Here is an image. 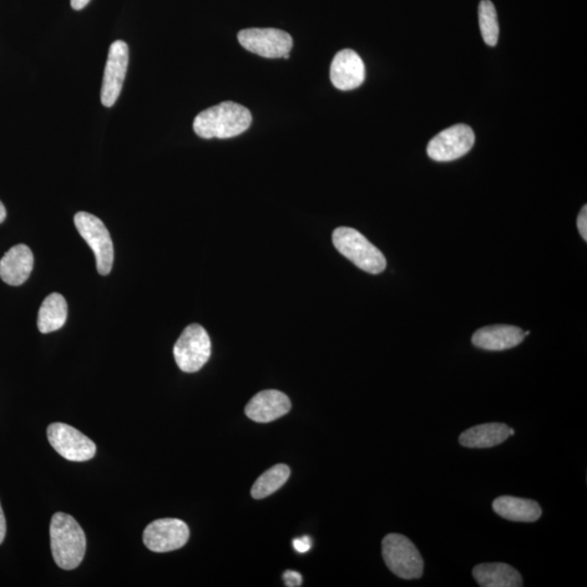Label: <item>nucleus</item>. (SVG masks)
Returning a JSON list of instances; mask_svg holds the SVG:
<instances>
[{
	"mask_svg": "<svg viewBox=\"0 0 587 587\" xmlns=\"http://www.w3.org/2000/svg\"><path fill=\"white\" fill-rule=\"evenodd\" d=\"M330 77L334 86L341 90L359 88L366 79V67L361 55L352 49H343L334 57Z\"/></svg>",
	"mask_w": 587,
	"mask_h": 587,
	"instance_id": "f8f14e48",
	"label": "nucleus"
},
{
	"mask_svg": "<svg viewBox=\"0 0 587 587\" xmlns=\"http://www.w3.org/2000/svg\"><path fill=\"white\" fill-rule=\"evenodd\" d=\"M287 587H298L302 585V576L296 571L287 570L283 574Z\"/></svg>",
	"mask_w": 587,
	"mask_h": 587,
	"instance_id": "4be33fe9",
	"label": "nucleus"
},
{
	"mask_svg": "<svg viewBox=\"0 0 587 587\" xmlns=\"http://www.w3.org/2000/svg\"><path fill=\"white\" fill-rule=\"evenodd\" d=\"M493 509L500 517L515 523H535L541 517L539 503L532 499L500 496L493 503Z\"/></svg>",
	"mask_w": 587,
	"mask_h": 587,
	"instance_id": "dca6fc26",
	"label": "nucleus"
},
{
	"mask_svg": "<svg viewBox=\"0 0 587 587\" xmlns=\"http://www.w3.org/2000/svg\"><path fill=\"white\" fill-rule=\"evenodd\" d=\"M68 305L62 294L53 293L45 298L38 311V327L40 333L60 330L67 321Z\"/></svg>",
	"mask_w": 587,
	"mask_h": 587,
	"instance_id": "6ab92c4d",
	"label": "nucleus"
},
{
	"mask_svg": "<svg viewBox=\"0 0 587 587\" xmlns=\"http://www.w3.org/2000/svg\"><path fill=\"white\" fill-rule=\"evenodd\" d=\"M382 555L387 568L404 580L421 578L424 561L421 554L406 536L391 533L382 540Z\"/></svg>",
	"mask_w": 587,
	"mask_h": 587,
	"instance_id": "20e7f679",
	"label": "nucleus"
},
{
	"mask_svg": "<svg viewBox=\"0 0 587 587\" xmlns=\"http://www.w3.org/2000/svg\"><path fill=\"white\" fill-rule=\"evenodd\" d=\"M510 437L509 427L504 423L475 425L459 437V443L469 448H490L498 447Z\"/></svg>",
	"mask_w": 587,
	"mask_h": 587,
	"instance_id": "a211bd4d",
	"label": "nucleus"
},
{
	"mask_svg": "<svg viewBox=\"0 0 587 587\" xmlns=\"http://www.w3.org/2000/svg\"><path fill=\"white\" fill-rule=\"evenodd\" d=\"M473 576L482 587L523 586V576L514 566L507 564H482L474 566Z\"/></svg>",
	"mask_w": 587,
	"mask_h": 587,
	"instance_id": "f3484780",
	"label": "nucleus"
},
{
	"mask_svg": "<svg viewBox=\"0 0 587 587\" xmlns=\"http://www.w3.org/2000/svg\"><path fill=\"white\" fill-rule=\"evenodd\" d=\"M530 333H531L530 331H525V332H524V336H530Z\"/></svg>",
	"mask_w": 587,
	"mask_h": 587,
	"instance_id": "c85d7f7f",
	"label": "nucleus"
},
{
	"mask_svg": "<svg viewBox=\"0 0 587 587\" xmlns=\"http://www.w3.org/2000/svg\"><path fill=\"white\" fill-rule=\"evenodd\" d=\"M174 355L182 371L186 373L200 371L211 355L208 333L200 325L187 327L175 343Z\"/></svg>",
	"mask_w": 587,
	"mask_h": 587,
	"instance_id": "423d86ee",
	"label": "nucleus"
},
{
	"mask_svg": "<svg viewBox=\"0 0 587 587\" xmlns=\"http://www.w3.org/2000/svg\"><path fill=\"white\" fill-rule=\"evenodd\" d=\"M190 539L189 526L179 519H159L146 526V548L155 553H168L183 548Z\"/></svg>",
	"mask_w": 587,
	"mask_h": 587,
	"instance_id": "9d476101",
	"label": "nucleus"
},
{
	"mask_svg": "<svg viewBox=\"0 0 587 587\" xmlns=\"http://www.w3.org/2000/svg\"><path fill=\"white\" fill-rule=\"evenodd\" d=\"M578 229L583 240L587 241V206L582 208L578 217Z\"/></svg>",
	"mask_w": 587,
	"mask_h": 587,
	"instance_id": "b1692460",
	"label": "nucleus"
},
{
	"mask_svg": "<svg viewBox=\"0 0 587 587\" xmlns=\"http://www.w3.org/2000/svg\"><path fill=\"white\" fill-rule=\"evenodd\" d=\"M333 244L359 269L371 275H379L386 270L387 259L381 251L352 227L342 226L334 231Z\"/></svg>",
	"mask_w": 587,
	"mask_h": 587,
	"instance_id": "7ed1b4c3",
	"label": "nucleus"
},
{
	"mask_svg": "<svg viewBox=\"0 0 587 587\" xmlns=\"http://www.w3.org/2000/svg\"><path fill=\"white\" fill-rule=\"evenodd\" d=\"M474 141L473 130L468 125L457 124L434 136L428 145L427 153L435 161L447 163L467 155L472 149Z\"/></svg>",
	"mask_w": 587,
	"mask_h": 587,
	"instance_id": "1a4fd4ad",
	"label": "nucleus"
},
{
	"mask_svg": "<svg viewBox=\"0 0 587 587\" xmlns=\"http://www.w3.org/2000/svg\"><path fill=\"white\" fill-rule=\"evenodd\" d=\"M90 0H71V7L74 10H82L89 4Z\"/></svg>",
	"mask_w": 587,
	"mask_h": 587,
	"instance_id": "a878e982",
	"label": "nucleus"
},
{
	"mask_svg": "<svg viewBox=\"0 0 587 587\" xmlns=\"http://www.w3.org/2000/svg\"><path fill=\"white\" fill-rule=\"evenodd\" d=\"M239 42L248 52L263 58H290L293 38L277 29H246L239 33Z\"/></svg>",
	"mask_w": 587,
	"mask_h": 587,
	"instance_id": "0eeeda50",
	"label": "nucleus"
},
{
	"mask_svg": "<svg viewBox=\"0 0 587 587\" xmlns=\"http://www.w3.org/2000/svg\"><path fill=\"white\" fill-rule=\"evenodd\" d=\"M479 22L485 44L490 47H496L498 43L499 25L498 13L490 0H482L480 3Z\"/></svg>",
	"mask_w": 587,
	"mask_h": 587,
	"instance_id": "412c9836",
	"label": "nucleus"
},
{
	"mask_svg": "<svg viewBox=\"0 0 587 587\" xmlns=\"http://www.w3.org/2000/svg\"><path fill=\"white\" fill-rule=\"evenodd\" d=\"M47 438L55 452L69 462H88L96 455L93 440L71 425L60 422L50 424Z\"/></svg>",
	"mask_w": 587,
	"mask_h": 587,
	"instance_id": "6e6552de",
	"label": "nucleus"
},
{
	"mask_svg": "<svg viewBox=\"0 0 587 587\" xmlns=\"http://www.w3.org/2000/svg\"><path fill=\"white\" fill-rule=\"evenodd\" d=\"M292 404L285 393L267 389L255 395L247 404L245 413L252 421L269 423L290 413Z\"/></svg>",
	"mask_w": 587,
	"mask_h": 587,
	"instance_id": "ddd939ff",
	"label": "nucleus"
},
{
	"mask_svg": "<svg viewBox=\"0 0 587 587\" xmlns=\"http://www.w3.org/2000/svg\"><path fill=\"white\" fill-rule=\"evenodd\" d=\"M311 545L312 541L310 536H303V538L293 540L294 549L301 554L307 553V551L311 549Z\"/></svg>",
	"mask_w": 587,
	"mask_h": 587,
	"instance_id": "5701e85b",
	"label": "nucleus"
},
{
	"mask_svg": "<svg viewBox=\"0 0 587 587\" xmlns=\"http://www.w3.org/2000/svg\"><path fill=\"white\" fill-rule=\"evenodd\" d=\"M515 430L509 428V435H510V437H513V435H515Z\"/></svg>",
	"mask_w": 587,
	"mask_h": 587,
	"instance_id": "cd10ccee",
	"label": "nucleus"
},
{
	"mask_svg": "<svg viewBox=\"0 0 587 587\" xmlns=\"http://www.w3.org/2000/svg\"><path fill=\"white\" fill-rule=\"evenodd\" d=\"M291 470L286 464H276L257 479L251 489V496L255 499H262L276 493L290 478Z\"/></svg>",
	"mask_w": 587,
	"mask_h": 587,
	"instance_id": "aec40b11",
	"label": "nucleus"
},
{
	"mask_svg": "<svg viewBox=\"0 0 587 587\" xmlns=\"http://www.w3.org/2000/svg\"><path fill=\"white\" fill-rule=\"evenodd\" d=\"M34 267V256L30 247L19 244L10 248L0 260V278L8 285H22Z\"/></svg>",
	"mask_w": 587,
	"mask_h": 587,
	"instance_id": "4468645a",
	"label": "nucleus"
},
{
	"mask_svg": "<svg viewBox=\"0 0 587 587\" xmlns=\"http://www.w3.org/2000/svg\"><path fill=\"white\" fill-rule=\"evenodd\" d=\"M7 525L6 518H4L2 504H0V544L3 543L4 536H6Z\"/></svg>",
	"mask_w": 587,
	"mask_h": 587,
	"instance_id": "393cba45",
	"label": "nucleus"
},
{
	"mask_svg": "<svg viewBox=\"0 0 587 587\" xmlns=\"http://www.w3.org/2000/svg\"><path fill=\"white\" fill-rule=\"evenodd\" d=\"M251 114L244 106L225 101L196 116L193 128L201 139H231L244 133L251 124Z\"/></svg>",
	"mask_w": 587,
	"mask_h": 587,
	"instance_id": "f257e3e1",
	"label": "nucleus"
},
{
	"mask_svg": "<svg viewBox=\"0 0 587 587\" xmlns=\"http://www.w3.org/2000/svg\"><path fill=\"white\" fill-rule=\"evenodd\" d=\"M74 225L89 246L92 248L99 275L107 276L114 265V244L107 227L99 217L81 211L74 217Z\"/></svg>",
	"mask_w": 587,
	"mask_h": 587,
	"instance_id": "39448f33",
	"label": "nucleus"
},
{
	"mask_svg": "<svg viewBox=\"0 0 587 587\" xmlns=\"http://www.w3.org/2000/svg\"><path fill=\"white\" fill-rule=\"evenodd\" d=\"M50 546L59 568L77 569L86 550V536L77 520L67 514H55L50 523Z\"/></svg>",
	"mask_w": 587,
	"mask_h": 587,
	"instance_id": "f03ea898",
	"label": "nucleus"
},
{
	"mask_svg": "<svg viewBox=\"0 0 587 587\" xmlns=\"http://www.w3.org/2000/svg\"><path fill=\"white\" fill-rule=\"evenodd\" d=\"M7 211L2 201H0V224L6 220Z\"/></svg>",
	"mask_w": 587,
	"mask_h": 587,
	"instance_id": "bb28decb",
	"label": "nucleus"
},
{
	"mask_svg": "<svg viewBox=\"0 0 587 587\" xmlns=\"http://www.w3.org/2000/svg\"><path fill=\"white\" fill-rule=\"evenodd\" d=\"M129 64V47L123 40H116L109 48L106 64L103 86H101V103L105 107H113L123 90L126 71Z\"/></svg>",
	"mask_w": 587,
	"mask_h": 587,
	"instance_id": "9b49d317",
	"label": "nucleus"
},
{
	"mask_svg": "<svg viewBox=\"0 0 587 587\" xmlns=\"http://www.w3.org/2000/svg\"><path fill=\"white\" fill-rule=\"evenodd\" d=\"M524 332L518 327L493 326L480 328L473 334L475 347L485 351H506L520 345L524 341Z\"/></svg>",
	"mask_w": 587,
	"mask_h": 587,
	"instance_id": "2eb2a0df",
	"label": "nucleus"
}]
</instances>
